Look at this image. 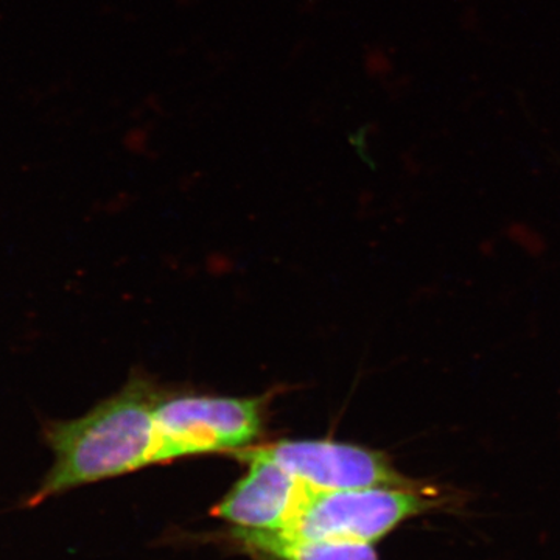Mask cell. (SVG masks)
<instances>
[{
  "mask_svg": "<svg viewBox=\"0 0 560 560\" xmlns=\"http://www.w3.org/2000/svg\"><path fill=\"white\" fill-rule=\"evenodd\" d=\"M161 394L142 375H135L125 388L88 415L51 423L47 440L55 464L32 497L31 506L66 490L162 463L154 420Z\"/></svg>",
  "mask_w": 560,
  "mask_h": 560,
  "instance_id": "cell-1",
  "label": "cell"
},
{
  "mask_svg": "<svg viewBox=\"0 0 560 560\" xmlns=\"http://www.w3.org/2000/svg\"><path fill=\"white\" fill-rule=\"evenodd\" d=\"M463 492L438 486L371 488L316 492L289 536L311 540L374 545L401 523L438 511L463 510Z\"/></svg>",
  "mask_w": 560,
  "mask_h": 560,
  "instance_id": "cell-2",
  "label": "cell"
},
{
  "mask_svg": "<svg viewBox=\"0 0 560 560\" xmlns=\"http://www.w3.org/2000/svg\"><path fill=\"white\" fill-rule=\"evenodd\" d=\"M265 399L162 393L154 407L162 463L202 455L238 452L264 429Z\"/></svg>",
  "mask_w": 560,
  "mask_h": 560,
  "instance_id": "cell-3",
  "label": "cell"
},
{
  "mask_svg": "<svg viewBox=\"0 0 560 560\" xmlns=\"http://www.w3.org/2000/svg\"><path fill=\"white\" fill-rule=\"evenodd\" d=\"M235 455L271 460L319 492L419 485L394 469L385 453L345 442L279 441Z\"/></svg>",
  "mask_w": 560,
  "mask_h": 560,
  "instance_id": "cell-4",
  "label": "cell"
},
{
  "mask_svg": "<svg viewBox=\"0 0 560 560\" xmlns=\"http://www.w3.org/2000/svg\"><path fill=\"white\" fill-rule=\"evenodd\" d=\"M248 474L217 504L212 514L238 528L287 530L318 490L305 485L278 464L245 458Z\"/></svg>",
  "mask_w": 560,
  "mask_h": 560,
  "instance_id": "cell-5",
  "label": "cell"
},
{
  "mask_svg": "<svg viewBox=\"0 0 560 560\" xmlns=\"http://www.w3.org/2000/svg\"><path fill=\"white\" fill-rule=\"evenodd\" d=\"M243 547L272 560H378L372 545L353 541L311 540L280 530H232Z\"/></svg>",
  "mask_w": 560,
  "mask_h": 560,
  "instance_id": "cell-6",
  "label": "cell"
}]
</instances>
